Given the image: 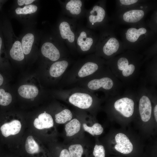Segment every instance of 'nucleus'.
<instances>
[{"label":"nucleus","instance_id":"1","mask_svg":"<svg viewBox=\"0 0 157 157\" xmlns=\"http://www.w3.org/2000/svg\"><path fill=\"white\" fill-rule=\"evenodd\" d=\"M143 58L142 54L126 50L107 60L106 64L112 74L124 85H128L139 76L143 64Z\"/></svg>","mask_w":157,"mask_h":157},{"label":"nucleus","instance_id":"2","mask_svg":"<svg viewBox=\"0 0 157 157\" xmlns=\"http://www.w3.org/2000/svg\"><path fill=\"white\" fill-rule=\"evenodd\" d=\"M120 34L125 50H130L139 53L157 41V35L146 26L144 20L123 29Z\"/></svg>","mask_w":157,"mask_h":157},{"label":"nucleus","instance_id":"3","mask_svg":"<svg viewBox=\"0 0 157 157\" xmlns=\"http://www.w3.org/2000/svg\"><path fill=\"white\" fill-rule=\"evenodd\" d=\"M115 26L109 24L101 28L95 47L96 56L108 60L124 52L122 42L116 35Z\"/></svg>","mask_w":157,"mask_h":157},{"label":"nucleus","instance_id":"4","mask_svg":"<svg viewBox=\"0 0 157 157\" xmlns=\"http://www.w3.org/2000/svg\"><path fill=\"white\" fill-rule=\"evenodd\" d=\"M39 2L37 0H15L9 11V16L17 19L24 27L35 26Z\"/></svg>","mask_w":157,"mask_h":157},{"label":"nucleus","instance_id":"5","mask_svg":"<svg viewBox=\"0 0 157 157\" xmlns=\"http://www.w3.org/2000/svg\"><path fill=\"white\" fill-rule=\"evenodd\" d=\"M156 1L147 0L139 6L116 11L113 15L112 20L117 24L135 25L144 20L149 11L156 9Z\"/></svg>","mask_w":157,"mask_h":157},{"label":"nucleus","instance_id":"6","mask_svg":"<svg viewBox=\"0 0 157 157\" xmlns=\"http://www.w3.org/2000/svg\"><path fill=\"white\" fill-rule=\"evenodd\" d=\"M2 29L4 44L6 53L10 58L16 61L20 62L24 60L25 56L20 40L15 34L10 22L5 14L2 15Z\"/></svg>","mask_w":157,"mask_h":157},{"label":"nucleus","instance_id":"7","mask_svg":"<svg viewBox=\"0 0 157 157\" xmlns=\"http://www.w3.org/2000/svg\"><path fill=\"white\" fill-rule=\"evenodd\" d=\"M76 19L61 16L52 32L70 49H76V32L78 24Z\"/></svg>","mask_w":157,"mask_h":157},{"label":"nucleus","instance_id":"8","mask_svg":"<svg viewBox=\"0 0 157 157\" xmlns=\"http://www.w3.org/2000/svg\"><path fill=\"white\" fill-rule=\"evenodd\" d=\"M40 52L43 56L52 62L60 58L61 51L65 48V44L55 35L42 32L40 43Z\"/></svg>","mask_w":157,"mask_h":157},{"label":"nucleus","instance_id":"9","mask_svg":"<svg viewBox=\"0 0 157 157\" xmlns=\"http://www.w3.org/2000/svg\"><path fill=\"white\" fill-rule=\"evenodd\" d=\"M107 1H97L89 9L87 10L86 27L92 30H99L109 24L110 18L106 9Z\"/></svg>","mask_w":157,"mask_h":157},{"label":"nucleus","instance_id":"10","mask_svg":"<svg viewBox=\"0 0 157 157\" xmlns=\"http://www.w3.org/2000/svg\"><path fill=\"white\" fill-rule=\"evenodd\" d=\"M98 38V34L78 23L75 42L76 49L78 51L83 52L95 51Z\"/></svg>","mask_w":157,"mask_h":157},{"label":"nucleus","instance_id":"11","mask_svg":"<svg viewBox=\"0 0 157 157\" xmlns=\"http://www.w3.org/2000/svg\"><path fill=\"white\" fill-rule=\"evenodd\" d=\"M42 33L36 29L35 26L24 27L19 37L24 56L29 55L38 49Z\"/></svg>","mask_w":157,"mask_h":157},{"label":"nucleus","instance_id":"12","mask_svg":"<svg viewBox=\"0 0 157 157\" xmlns=\"http://www.w3.org/2000/svg\"><path fill=\"white\" fill-rule=\"evenodd\" d=\"M124 85L112 74L110 76L90 81L88 86L90 90H95L102 88L110 92L112 96L119 95V91Z\"/></svg>","mask_w":157,"mask_h":157},{"label":"nucleus","instance_id":"13","mask_svg":"<svg viewBox=\"0 0 157 157\" xmlns=\"http://www.w3.org/2000/svg\"><path fill=\"white\" fill-rule=\"evenodd\" d=\"M83 0H58L62 13L78 20L85 17L87 9Z\"/></svg>","mask_w":157,"mask_h":157},{"label":"nucleus","instance_id":"14","mask_svg":"<svg viewBox=\"0 0 157 157\" xmlns=\"http://www.w3.org/2000/svg\"><path fill=\"white\" fill-rule=\"evenodd\" d=\"M124 96L119 97L113 104L115 110L124 117L128 118L131 116L134 111L135 102L131 96L133 92L127 91Z\"/></svg>","mask_w":157,"mask_h":157},{"label":"nucleus","instance_id":"15","mask_svg":"<svg viewBox=\"0 0 157 157\" xmlns=\"http://www.w3.org/2000/svg\"><path fill=\"white\" fill-rule=\"evenodd\" d=\"M142 88L137 93L139 96L138 109L141 120L146 122L151 117L152 107L149 96L151 92L145 87Z\"/></svg>","mask_w":157,"mask_h":157},{"label":"nucleus","instance_id":"16","mask_svg":"<svg viewBox=\"0 0 157 157\" xmlns=\"http://www.w3.org/2000/svg\"><path fill=\"white\" fill-rule=\"evenodd\" d=\"M115 144L114 148L117 151L127 154L132 151L133 145L126 135L122 133H118L115 135Z\"/></svg>","mask_w":157,"mask_h":157},{"label":"nucleus","instance_id":"17","mask_svg":"<svg viewBox=\"0 0 157 157\" xmlns=\"http://www.w3.org/2000/svg\"><path fill=\"white\" fill-rule=\"evenodd\" d=\"M69 101L75 106L80 108L85 109L91 106L93 99L92 97L88 94L76 92L70 97Z\"/></svg>","mask_w":157,"mask_h":157},{"label":"nucleus","instance_id":"18","mask_svg":"<svg viewBox=\"0 0 157 157\" xmlns=\"http://www.w3.org/2000/svg\"><path fill=\"white\" fill-rule=\"evenodd\" d=\"M97 56L94 60L88 61L82 66L78 72L80 77H84L90 75L97 71L101 64L105 63L104 60Z\"/></svg>","mask_w":157,"mask_h":157},{"label":"nucleus","instance_id":"19","mask_svg":"<svg viewBox=\"0 0 157 157\" xmlns=\"http://www.w3.org/2000/svg\"><path fill=\"white\" fill-rule=\"evenodd\" d=\"M22 125L20 121L14 120L8 123H5L1 127L0 130L3 135L7 137L11 135L18 134L20 131Z\"/></svg>","mask_w":157,"mask_h":157},{"label":"nucleus","instance_id":"20","mask_svg":"<svg viewBox=\"0 0 157 157\" xmlns=\"http://www.w3.org/2000/svg\"><path fill=\"white\" fill-rule=\"evenodd\" d=\"M33 124L35 128L39 129H49L53 126V121L50 115L44 113L40 114L38 117L35 119Z\"/></svg>","mask_w":157,"mask_h":157},{"label":"nucleus","instance_id":"21","mask_svg":"<svg viewBox=\"0 0 157 157\" xmlns=\"http://www.w3.org/2000/svg\"><path fill=\"white\" fill-rule=\"evenodd\" d=\"M68 65V62L65 60L55 62L50 67V75L54 77H58L60 76L65 72Z\"/></svg>","mask_w":157,"mask_h":157},{"label":"nucleus","instance_id":"22","mask_svg":"<svg viewBox=\"0 0 157 157\" xmlns=\"http://www.w3.org/2000/svg\"><path fill=\"white\" fill-rule=\"evenodd\" d=\"M38 89L36 86L29 84L22 85L18 89L20 95L27 99L35 97L38 95Z\"/></svg>","mask_w":157,"mask_h":157},{"label":"nucleus","instance_id":"23","mask_svg":"<svg viewBox=\"0 0 157 157\" xmlns=\"http://www.w3.org/2000/svg\"><path fill=\"white\" fill-rule=\"evenodd\" d=\"M146 0H117L116 1V11H120L139 6Z\"/></svg>","mask_w":157,"mask_h":157},{"label":"nucleus","instance_id":"24","mask_svg":"<svg viewBox=\"0 0 157 157\" xmlns=\"http://www.w3.org/2000/svg\"><path fill=\"white\" fill-rule=\"evenodd\" d=\"M81 125L80 122L76 119L70 120L65 126L66 136H71L77 133L80 130Z\"/></svg>","mask_w":157,"mask_h":157},{"label":"nucleus","instance_id":"25","mask_svg":"<svg viewBox=\"0 0 157 157\" xmlns=\"http://www.w3.org/2000/svg\"><path fill=\"white\" fill-rule=\"evenodd\" d=\"M25 148L28 153L32 154L38 153L40 150L38 145L31 135L28 136L26 138Z\"/></svg>","mask_w":157,"mask_h":157},{"label":"nucleus","instance_id":"26","mask_svg":"<svg viewBox=\"0 0 157 157\" xmlns=\"http://www.w3.org/2000/svg\"><path fill=\"white\" fill-rule=\"evenodd\" d=\"M72 115L71 111L65 109L56 114L55 115V121L59 124H63L71 120Z\"/></svg>","mask_w":157,"mask_h":157},{"label":"nucleus","instance_id":"27","mask_svg":"<svg viewBox=\"0 0 157 157\" xmlns=\"http://www.w3.org/2000/svg\"><path fill=\"white\" fill-rule=\"evenodd\" d=\"M157 40L144 50L142 54L143 56V63L157 55Z\"/></svg>","mask_w":157,"mask_h":157},{"label":"nucleus","instance_id":"28","mask_svg":"<svg viewBox=\"0 0 157 157\" xmlns=\"http://www.w3.org/2000/svg\"><path fill=\"white\" fill-rule=\"evenodd\" d=\"M83 126L85 131L93 136L101 135L104 131L101 125L99 123H95L92 126H88L86 124L84 123Z\"/></svg>","mask_w":157,"mask_h":157},{"label":"nucleus","instance_id":"29","mask_svg":"<svg viewBox=\"0 0 157 157\" xmlns=\"http://www.w3.org/2000/svg\"><path fill=\"white\" fill-rule=\"evenodd\" d=\"M147 26L155 34L157 33V10H154L150 19L145 21Z\"/></svg>","mask_w":157,"mask_h":157},{"label":"nucleus","instance_id":"30","mask_svg":"<svg viewBox=\"0 0 157 157\" xmlns=\"http://www.w3.org/2000/svg\"><path fill=\"white\" fill-rule=\"evenodd\" d=\"M68 150L71 157H82L84 153L83 147L79 144L70 145Z\"/></svg>","mask_w":157,"mask_h":157},{"label":"nucleus","instance_id":"31","mask_svg":"<svg viewBox=\"0 0 157 157\" xmlns=\"http://www.w3.org/2000/svg\"><path fill=\"white\" fill-rule=\"evenodd\" d=\"M12 99L11 95L3 88H0V105L6 106L10 104Z\"/></svg>","mask_w":157,"mask_h":157},{"label":"nucleus","instance_id":"32","mask_svg":"<svg viewBox=\"0 0 157 157\" xmlns=\"http://www.w3.org/2000/svg\"><path fill=\"white\" fill-rule=\"evenodd\" d=\"M2 25L0 28V65H4L6 60L4 57H2V54H6V52L4 44L3 35L2 29Z\"/></svg>","mask_w":157,"mask_h":157},{"label":"nucleus","instance_id":"33","mask_svg":"<svg viewBox=\"0 0 157 157\" xmlns=\"http://www.w3.org/2000/svg\"><path fill=\"white\" fill-rule=\"evenodd\" d=\"M92 155L94 157H105V151L102 145L96 144L94 148Z\"/></svg>","mask_w":157,"mask_h":157},{"label":"nucleus","instance_id":"34","mask_svg":"<svg viewBox=\"0 0 157 157\" xmlns=\"http://www.w3.org/2000/svg\"><path fill=\"white\" fill-rule=\"evenodd\" d=\"M154 113L156 122H157V105H155L154 108Z\"/></svg>","mask_w":157,"mask_h":157},{"label":"nucleus","instance_id":"35","mask_svg":"<svg viewBox=\"0 0 157 157\" xmlns=\"http://www.w3.org/2000/svg\"><path fill=\"white\" fill-rule=\"evenodd\" d=\"M4 81V79L3 76L0 73V86L3 83Z\"/></svg>","mask_w":157,"mask_h":157},{"label":"nucleus","instance_id":"36","mask_svg":"<svg viewBox=\"0 0 157 157\" xmlns=\"http://www.w3.org/2000/svg\"><path fill=\"white\" fill-rule=\"evenodd\" d=\"M7 1L6 0H0V11L1 10L3 6Z\"/></svg>","mask_w":157,"mask_h":157},{"label":"nucleus","instance_id":"37","mask_svg":"<svg viewBox=\"0 0 157 157\" xmlns=\"http://www.w3.org/2000/svg\"><path fill=\"white\" fill-rule=\"evenodd\" d=\"M2 24V19H1V17H0V28Z\"/></svg>","mask_w":157,"mask_h":157},{"label":"nucleus","instance_id":"38","mask_svg":"<svg viewBox=\"0 0 157 157\" xmlns=\"http://www.w3.org/2000/svg\"><path fill=\"white\" fill-rule=\"evenodd\" d=\"M31 100H32V101H33V100H34V98H31Z\"/></svg>","mask_w":157,"mask_h":157},{"label":"nucleus","instance_id":"39","mask_svg":"<svg viewBox=\"0 0 157 157\" xmlns=\"http://www.w3.org/2000/svg\"><path fill=\"white\" fill-rule=\"evenodd\" d=\"M44 113H46V112L45 111H44Z\"/></svg>","mask_w":157,"mask_h":157}]
</instances>
